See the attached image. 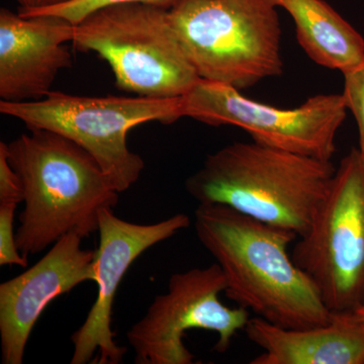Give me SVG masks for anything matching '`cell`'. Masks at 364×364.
Returning <instances> with one entry per match:
<instances>
[{
    "label": "cell",
    "instance_id": "cell-4",
    "mask_svg": "<svg viewBox=\"0 0 364 364\" xmlns=\"http://www.w3.org/2000/svg\"><path fill=\"white\" fill-rule=\"evenodd\" d=\"M169 16L198 77L238 90L284 73L272 0H177Z\"/></svg>",
    "mask_w": 364,
    "mask_h": 364
},
{
    "label": "cell",
    "instance_id": "cell-11",
    "mask_svg": "<svg viewBox=\"0 0 364 364\" xmlns=\"http://www.w3.org/2000/svg\"><path fill=\"white\" fill-rule=\"evenodd\" d=\"M69 233L25 272L0 284V341L4 364H21L36 323L48 305L85 282H95V250Z\"/></svg>",
    "mask_w": 364,
    "mask_h": 364
},
{
    "label": "cell",
    "instance_id": "cell-12",
    "mask_svg": "<svg viewBox=\"0 0 364 364\" xmlns=\"http://www.w3.org/2000/svg\"><path fill=\"white\" fill-rule=\"evenodd\" d=\"M75 25L55 14L23 16L0 9V98L26 102L49 95L60 72L71 68Z\"/></svg>",
    "mask_w": 364,
    "mask_h": 364
},
{
    "label": "cell",
    "instance_id": "cell-8",
    "mask_svg": "<svg viewBox=\"0 0 364 364\" xmlns=\"http://www.w3.org/2000/svg\"><path fill=\"white\" fill-rule=\"evenodd\" d=\"M181 102L182 117L236 126L255 142L321 160H331L336 152L335 140L348 111L342 95H318L294 109H279L203 79Z\"/></svg>",
    "mask_w": 364,
    "mask_h": 364
},
{
    "label": "cell",
    "instance_id": "cell-13",
    "mask_svg": "<svg viewBox=\"0 0 364 364\" xmlns=\"http://www.w3.org/2000/svg\"><path fill=\"white\" fill-rule=\"evenodd\" d=\"M244 331L263 350L250 364H364V320L354 312H332L326 324L301 329L256 317Z\"/></svg>",
    "mask_w": 364,
    "mask_h": 364
},
{
    "label": "cell",
    "instance_id": "cell-5",
    "mask_svg": "<svg viewBox=\"0 0 364 364\" xmlns=\"http://www.w3.org/2000/svg\"><path fill=\"white\" fill-rule=\"evenodd\" d=\"M72 45L97 53L111 66L117 87L138 97H181L200 79L166 7L140 2L100 7L76 23Z\"/></svg>",
    "mask_w": 364,
    "mask_h": 364
},
{
    "label": "cell",
    "instance_id": "cell-18",
    "mask_svg": "<svg viewBox=\"0 0 364 364\" xmlns=\"http://www.w3.org/2000/svg\"><path fill=\"white\" fill-rule=\"evenodd\" d=\"M23 188L20 176L7 156V143L0 142V203L18 205L23 202Z\"/></svg>",
    "mask_w": 364,
    "mask_h": 364
},
{
    "label": "cell",
    "instance_id": "cell-14",
    "mask_svg": "<svg viewBox=\"0 0 364 364\" xmlns=\"http://www.w3.org/2000/svg\"><path fill=\"white\" fill-rule=\"evenodd\" d=\"M293 18L296 39L318 66L348 70L364 60V39L324 0H272Z\"/></svg>",
    "mask_w": 364,
    "mask_h": 364
},
{
    "label": "cell",
    "instance_id": "cell-20",
    "mask_svg": "<svg viewBox=\"0 0 364 364\" xmlns=\"http://www.w3.org/2000/svg\"><path fill=\"white\" fill-rule=\"evenodd\" d=\"M353 312L355 313L359 318L364 320V306H360V308H358V310L353 311Z\"/></svg>",
    "mask_w": 364,
    "mask_h": 364
},
{
    "label": "cell",
    "instance_id": "cell-15",
    "mask_svg": "<svg viewBox=\"0 0 364 364\" xmlns=\"http://www.w3.org/2000/svg\"><path fill=\"white\" fill-rule=\"evenodd\" d=\"M177 0H71L61 6L52 7V9H44V11H35L31 14H20L23 16L30 14H48L62 16L73 25L83 20L88 14L92 13L95 9L111 4H126V2H140V4H153L166 7L169 9L173 6Z\"/></svg>",
    "mask_w": 364,
    "mask_h": 364
},
{
    "label": "cell",
    "instance_id": "cell-7",
    "mask_svg": "<svg viewBox=\"0 0 364 364\" xmlns=\"http://www.w3.org/2000/svg\"><path fill=\"white\" fill-rule=\"evenodd\" d=\"M291 251L330 312L364 306V154L342 158L312 224Z\"/></svg>",
    "mask_w": 364,
    "mask_h": 364
},
{
    "label": "cell",
    "instance_id": "cell-3",
    "mask_svg": "<svg viewBox=\"0 0 364 364\" xmlns=\"http://www.w3.org/2000/svg\"><path fill=\"white\" fill-rule=\"evenodd\" d=\"M331 160L255 142H235L208 154L186 182L198 205H223L303 236L331 184Z\"/></svg>",
    "mask_w": 364,
    "mask_h": 364
},
{
    "label": "cell",
    "instance_id": "cell-1",
    "mask_svg": "<svg viewBox=\"0 0 364 364\" xmlns=\"http://www.w3.org/2000/svg\"><path fill=\"white\" fill-rule=\"evenodd\" d=\"M195 230L237 305L289 329L329 322L332 312L287 251L298 235L223 205H198Z\"/></svg>",
    "mask_w": 364,
    "mask_h": 364
},
{
    "label": "cell",
    "instance_id": "cell-2",
    "mask_svg": "<svg viewBox=\"0 0 364 364\" xmlns=\"http://www.w3.org/2000/svg\"><path fill=\"white\" fill-rule=\"evenodd\" d=\"M28 131L7 143L25 196L16 238L26 257L69 233L87 238L98 231L102 208H114L119 200V191L87 151L55 132Z\"/></svg>",
    "mask_w": 364,
    "mask_h": 364
},
{
    "label": "cell",
    "instance_id": "cell-9",
    "mask_svg": "<svg viewBox=\"0 0 364 364\" xmlns=\"http://www.w3.org/2000/svg\"><path fill=\"white\" fill-rule=\"evenodd\" d=\"M226 280L217 263L171 275L168 291L154 299L144 317L127 332L136 364H193L195 355L184 345L193 329L217 333L215 350L225 353L245 329L250 314L220 301Z\"/></svg>",
    "mask_w": 364,
    "mask_h": 364
},
{
    "label": "cell",
    "instance_id": "cell-6",
    "mask_svg": "<svg viewBox=\"0 0 364 364\" xmlns=\"http://www.w3.org/2000/svg\"><path fill=\"white\" fill-rule=\"evenodd\" d=\"M0 112L28 129H43L73 141L97 160L114 188L128 191L140 178L145 162L128 146L129 132L140 124L176 123L181 97H80L51 91L39 100H0Z\"/></svg>",
    "mask_w": 364,
    "mask_h": 364
},
{
    "label": "cell",
    "instance_id": "cell-17",
    "mask_svg": "<svg viewBox=\"0 0 364 364\" xmlns=\"http://www.w3.org/2000/svg\"><path fill=\"white\" fill-rule=\"evenodd\" d=\"M18 205L0 203V265L28 267V257L21 254L16 244L14 220Z\"/></svg>",
    "mask_w": 364,
    "mask_h": 364
},
{
    "label": "cell",
    "instance_id": "cell-10",
    "mask_svg": "<svg viewBox=\"0 0 364 364\" xmlns=\"http://www.w3.org/2000/svg\"><path fill=\"white\" fill-rule=\"evenodd\" d=\"M191 225L188 215L177 214L155 224H136L117 217L114 208L100 214V244L95 250V282L97 296L83 324L72 334L71 364H86L100 352V364H119L127 348L114 341L112 306L129 268L146 250L171 238Z\"/></svg>",
    "mask_w": 364,
    "mask_h": 364
},
{
    "label": "cell",
    "instance_id": "cell-19",
    "mask_svg": "<svg viewBox=\"0 0 364 364\" xmlns=\"http://www.w3.org/2000/svg\"><path fill=\"white\" fill-rule=\"evenodd\" d=\"M18 14H31L61 6L71 0H16Z\"/></svg>",
    "mask_w": 364,
    "mask_h": 364
},
{
    "label": "cell",
    "instance_id": "cell-16",
    "mask_svg": "<svg viewBox=\"0 0 364 364\" xmlns=\"http://www.w3.org/2000/svg\"><path fill=\"white\" fill-rule=\"evenodd\" d=\"M342 74L344 88L341 95L347 109L355 117L358 127V148L364 154V60Z\"/></svg>",
    "mask_w": 364,
    "mask_h": 364
}]
</instances>
